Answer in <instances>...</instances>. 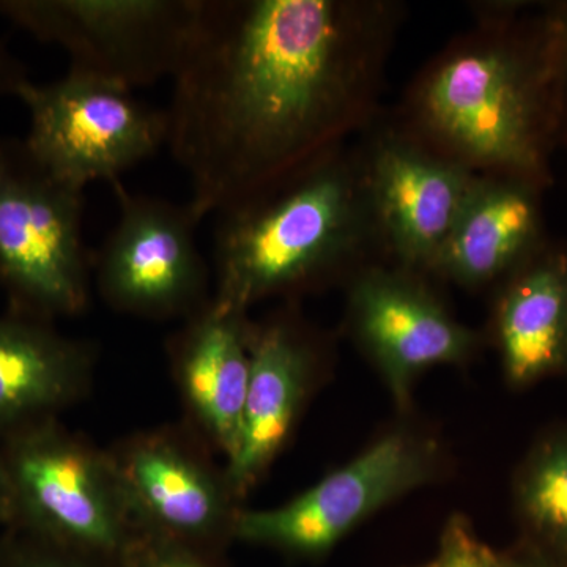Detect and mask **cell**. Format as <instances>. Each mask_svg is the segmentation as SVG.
I'll return each mask as SVG.
<instances>
[{
  "label": "cell",
  "mask_w": 567,
  "mask_h": 567,
  "mask_svg": "<svg viewBox=\"0 0 567 567\" xmlns=\"http://www.w3.org/2000/svg\"><path fill=\"white\" fill-rule=\"evenodd\" d=\"M10 554V532L7 529V535L0 537V567H7Z\"/></svg>",
  "instance_id": "26"
},
{
  "label": "cell",
  "mask_w": 567,
  "mask_h": 567,
  "mask_svg": "<svg viewBox=\"0 0 567 567\" xmlns=\"http://www.w3.org/2000/svg\"><path fill=\"white\" fill-rule=\"evenodd\" d=\"M10 532V554L7 567H99V558L51 546L21 533Z\"/></svg>",
  "instance_id": "21"
},
{
  "label": "cell",
  "mask_w": 567,
  "mask_h": 567,
  "mask_svg": "<svg viewBox=\"0 0 567 567\" xmlns=\"http://www.w3.org/2000/svg\"><path fill=\"white\" fill-rule=\"evenodd\" d=\"M565 37L558 2H484L406 89L393 121L475 174L551 185Z\"/></svg>",
  "instance_id": "2"
},
{
  "label": "cell",
  "mask_w": 567,
  "mask_h": 567,
  "mask_svg": "<svg viewBox=\"0 0 567 567\" xmlns=\"http://www.w3.org/2000/svg\"><path fill=\"white\" fill-rule=\"evenodd\" d=\"M546 186L502 174H477L431 278L464 289L498 287L548 238Z\"/></svg>",
  "instance_id": "14"
},
{
  "label": "cell",
  "mask_w": 567,
  "mask_h": 567,
  "mask_svg": "<svg viewBox=\"0 0 567 567\" xmlns=\"http://www.w3.org/2000/svg\"><path fill=\"white\" fill-rule=\"evenodd\" d=\"M319 336L290 309L249 324L251 377L240 440L224 476L234 495L256 484L286 445L322 364Z\"/></svg>",
  "instance_id": "13"
},
{
  "label": "cell",
  "mask_w": 567,
  "mask_h": 567,
  "mask_svg": "<svg viewBox=\"0 0 567 567\" xmlns=\"http://www.w3.org/2000/svg\"><path fill=\"white\" fill-rule=\"evenodd\" d=\"M425 567H431V565H429V566H425Z\"/></svg>",
  "instance_id": "27"
},
{
  "label": "cell",
  "mask_w": 567,
  "mask_h": 567,
  "mask_svg": "<svg viewBox=\"0 0 567 567\" xmlns=\"http://www.w3.org/2000/svg\"><path fill=\"white\" fill-rule=\"evenodd\" d=\"M495 551L484 546L468 518L453 514L443 527L431 567H494Z\"/></svg>",
  "instance_id": "20"
},
{
  "label": "cell",
  "mask_w": 567,
  "mask_h": 567,
  "mask_svg": "<svg viewBox=\"0 0 567 567\" xmlns=\"http://www.w3.org/2000/svg\"><path fill=\"white\" fill-rule=\"evenodd\" d=\"M141 532L197 548L233 536L238 507L226 476L173 435L130 440L111 454Z\"/></svg>",
  "instance_id": "12"
},
{
  "label": "cell",
  "mask_w": 567,
  "mask_h": 567,
  "mask_svg": "<svg viewBox=\"0 0 567 567\" xmlns=\"http://www.w3.org/2000/svg\"><path fill=\"white\" fill-rule=\"evenodd\" d=\"M494 567H563L525 544L518 550L495 554Z\"/></svg>",
  "instance_id": "23"
},
{
  "label": "cell",
  "mask_w": 567,
  "mask_h": 567,
  "mask_svg": "<svg viewBox=\"0 0 567 567\" xmlns=\"http://www.w3.org/2000/svg\"><path fill=\"white\" fill-rule=\"evenodd\" d=\"M442 466L436 440L395 429L290 502L238 511L233 537L297 557H322L383 507L434 483Z\"/></svg>",
  "instance_id": "6"
},
{
  "label": "cell",
  "mask_w": 567,
  "mask_h": 567,
  "mask_svg": "<svg viewBox=\"0 0 567 567\" xmlns=\"http://www.w3.org/2000/svg\"><path fill=\"white\" fill-rule=\"evenodd\" d=\"M488 336L507 386L567 377V241L548 240L495 287Z\"/></svg>",
  "instance_id": "15"
},
{
  "label": "cell",
  "mask_w": 567,
  "mask_h": 567,
  "mask_svg": "<svg viewBox=\"0 0 567 567\" xmlns=\"http://www.w3.org/2000/svg\"><path fill=\"white\" fill-rule=\"evenodd\" d=\"M118 218L102 248L92 254V274L103 300L125 315L167 319L192 317L207 298L208 268L196 241L188 205L130 193L114 183Z\"/></svg>",
  "instance_id": "10"
},
{
  "label": "cell",
  "mask_w": 567,
  "mask_h": 567,
  "mask_svg": "<svg viewBox=\"0 0 567 567\" xmlns=\"http://www.w3.org/2000/svg\"><path fill=\"white\" fill-rule=\"evenodd\" d=\"M429 279L375 262L346 284L347 333L402 410L424 372L466 364L483 347V336L451 312Z\"/></svg>",
  "instance_id": "9"
},
{
  "label": "cell",
  "mask_w": 567,
  "mask_h": 567,
  "mask_svg": "<svg viewBox=\"0 0 567 567\" xmlns=\"http://www.w3.org/2000/svg\"><path fill=\"white\" fill-rule=\"evenodd\" d=\"M218 216L213 303L230 311L385 262L360 140Z\"/></svg>",
  "instance_id": "3"
},
{
  "label": "cell",
  "mask_w": 567,
  "mask_h": 567,
  "mask_svg": "<svg viewBox=\"0 0 567 567\" xmlns=\"http://www.w3.org/2000/svg\"><path fill=\"white\" fill-rule=\"evenodd\" d=\"M17 96L31 117L25 147L76 188L93 182L112 186L166 145V111L91 74L69 70L48 84L29 80Z\"/></svg>",
  "instance_id": "7"
},
{
  "label": "cell",
  "mask_w": 567,
  "mask_h": 567,
  "mask_svg": "<svg viewBox=\"0 0 567 567\" xmlns=\"http://www.w3.org/2000/svg\"><path fill=\"white\" fill-rule=\"evenodd\" d=\"M29 81L24 65L0 40V96H17L25 82Z\"/></svg>",
  "instance_id": "22"
},
{
  "label": "cell",
  "mask_w": 567,
  "mask_h": 567,
  "mask_svg": "<svg viewBox=\"0 0 567 567\" xmlns=\"http://www.w3.org/2000/svg\"><path fill=\"white\" fill-rule=\"evenodd\" d=\"M118 561L123 567H213L197 548L141 529Z\"/></svg>",
  "instance_id": "19"
},
{
  "label": "cell",
  "mask_w": 567,
  "mask_h": 567,
  "mask_svg": "<svg viewBox=\"0 0 567 567\" xmlns=\"http://www.w3.org/2000/svg\"><path fill=\"white\" fill-rule=\"evenodd\" d=\"M93 350L47 320L0 316V442L44 421L84 394Z\"/></svg>",
  "instance_id": "17"
},
{
  "label": "cell",
  "mask_w": 567,
  "mask_h": 567,
  "mask_svg": "<svg viewBox=\"0 0 567 567\" xmlns=\"http://www.w3.org/2000/svg\"><path fill=\"white\" fill-rule=\"evenodd\" d=\"M402 22L394 0H199L164 110L197 221L363 134Z\"/></svg>",
  "instance_id": "1"
},
{
  "label": "cell",
  "mask_w": 567,
  "mask_h": 567,
  "mask_svg": "<svg viewBox=\"0 0 567 567\" xmlns=\"http://www.w3.org/2000/svg\"><path fill=\"white\" fill-rule=\"evenodd\" d=\"M360 144L383 259L431 275L477 174L425 147L393 118H377Z\"/></svg>",
  "instance_id": "11"
},
{
  "label": "cell",
  "mask_w": 567,
  "mask_h": 567,
  "mask_svg": "<svg viewBox=\"0 0 567 567\" xmlns=\"http://www.w3.org/2000/svg\"><path fill=\"white\" fill-rule=\"evenodd\" d=\"M199 0H0V14L69 54L70 69L134 91L173 78Z\"/></svg>",
  "instance_id": "8"
},
{
  "label": "cell",
  "mask_w": 567,
  "mask_h": 567,
  "mask_svg": "<svg viewBox=\"0 0 567 567\" xmlns=\"http://www.w3.org/2000/svg\"><path fill=\"white\" fill-rule=\"evenodd\" d=\"M527 546L567 567V421L537 436L511 484Z\"/></svg>",
  "instance_id": "18"
},
{
  "label": "cell",
  "mask_w": 567,
  "mask_h": 567,
  "mask_svg": "<svg viewBox=\"0 0 567 567\" xmlns=\"http://www.w3.org/2000/svg\"><path fill=\"white\" fill-rule=\"evenodd\" d=\"M559 17L563 22L565 52H563L561 93H559V147H567V2H558Z\"/></svg>",
  "instance_id": "24"
},
{
  "label": "cell",
  "mask_w": 567,
  "mask_h": 567,
  "mask_svg": "<svg viewBox=\"0 0 567 567\" xmlns=\"http://www.w3.org/2000/svg\"><path fill=\"white\" fill-rule=\"evenodd\" d=\"M249 324L248 312L219 308L212 300L188 317L169 346L189 412L227 461L240 440L251 377Z\"/></svg>",
  "instance_id": "16"
},
{
  "label": "cell",
  "mask_w": 567,
  "mask_h": 567,
  "mask_svg": "<svg viewBox=\"0 0 567 567\" xmlns=\"http://www.w3.org/2000/svg\"><path fill=\"white\" fill-rule=\"evenodd\" d=\"M14 517H17V511H14L13 487H11L9 468L0 445V527L13 528Z\"/></svg>",
  "instance_id": "25"
},
{
  "label": "cell",
  "mask_w": 567,
  "mask_h": 567,
  "mask_svg": "<svg viewBox=\"0 0 567 567\" xmlns=\"http://www.w3.org/2000/svg\"><path fill=\"white\" fill-rule=\"evenodd\" d=\"M13 487V532L92 558L121 559L137 533L111 454L58 420L0 442Z\"/></svg>",
  "instance_id": "5"
},
{
  "label": "cell",
  "mask_w": 567,
  "mask_h": 567,
  "mask_svg": "<svg viewBox=\"0 0 567 567\" xmlns=\"http://www.w3.org/2000/svg\"><path fill=\"white\" fill-rule=\"evenodd\" d=\"M84 189L52 175L24 141L0 136V286L10 311L51 322L89 305Z\"/></svg>",
  "instance_id": "4"
}]
</instances>
